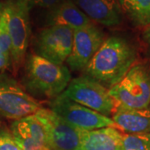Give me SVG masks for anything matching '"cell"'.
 I'll list each match as a JSON object with an SVG mask.
<instances>
[{
  "mask_svg": "<svg viewBox=\"0 0 150 150\" xmlns=\"http://www.w3.org/2000/svg\"><path fill=\"white\" fill-rule=\"evenodd\" d=\"M11 65L10 57L0 55V72L8 69Z\"/></svg>",
  "mask_w": 150,
  "mask_h": 150,
  "instance_id": "44dd1931",
  "label": "cell"
},
{
  "mask_svg": "<svg viewBox=\"0 0 150 150\" xmlns=\"http://www.w3.org/2000/svg\"><path fill=\"white\" fill-rule=\"evenodd\" d=\"M123 150H150V133L123 134Z\"/></svg>",
  "mask_w": 150,
  "mask_h": 150,
  "instance_id": "e0dca14e",
  "label": "cell"
},
{
  "mask_svg": "<svg viewBox=\"0 0 150 150\" xmlns=\"http://www.w3.org/2000/svg\"><path fill=\"white\" fill-rule=\"evenodd\" d=\"M80 150H123V134L114 127L80 130Z\"/></svg>",
  "mask_w": 150,
  "mask_h": 150,
  "instance_id": "4fadbf2b",
  "label": "cell"
},
{
  "mask_svg": "<svg viewBox=\"0 0 150 150\" xmlns=\"http://www.w3.org/2000/svg\"><path fill=\"white\" fill-rule=\"evenodd\" d=\"M43 124L51 150H80V130L50 109L41 108L34 113Z\"/></svg>",
  "mask_w": 150,
  "mask_h": 150,
  "instance_id": "9c48e42d",
  "label": "cell"
},
{
  "mask_svg": "<svg viewBox=\"0 0 150 150\" xmlns=\"http://www.w3.org/2000/svg\"><path fill=\"white\" fill-rule=\"evenodd\" d=\"M92 22L106 27L122 23L123 12L118 0H71Z\"/></svg>",
  "mask_w": 150,
  "mask_h": 150,
  "instance_id": "7c38bea8",
  "label": "cell"
},
{
  "mask_svg": "<svg viewBox=\"0 0 150 150\" xmlns=\"http://www.w3.org/2000/svg\"><path fill=\"white\" fill-rule=\"evenodd\" d=\"M49 106L50 110L79 130L90 131L107 127L115 128L111 118L74 102L62 94L52 99Z\"/></svg>",
  "mask_w": 150,
  "mask_h": 150,
  "instance_id": "52a82bcc",
  "label": "cell"
},
{
  "mask_svg": "<svg viewBox=\"0 0 150 150\" xmlns=\"http://www.w3.org/2000/svg\"><path fill=\"white\" fill-rule=\"evenodd\" d=\"M73 33L72 29L63 26L43 28L34 39V54L55 64L63 65L72 50Z\"/></svg>",
  "mask_w": 150,
  "mask_h": 150,
  "instance_id": "ba28073f",
  "label": "cell"
},
{
  "mask_svg": "<svg viewBox=\"0 0 150 150\" xmlns=\"http://www.w3.org/2000/svg\"><path fill=\"white\" fill-rule=\"evenodd\" d=\"M4 4H5V2H0V18H1V16H2L3 12H4Z\"/></svg>",
  "mask_w": 150,
  "mask_h": 150,
  "instance_id": "603a6c76",
  "label": "cell"
},
{
  "mask_svg": "<svg viewBox=\"0 0 150 150\" xmlns=\"http://www.w3.org/2000/svg\"><path fill=\"white\" fill-rule=\"evenodd\" d=\"M10 133L21 150H51L45 129L34 114L14 120Z\"/></svg>",
  "mask_w": 150,
  "mask_h": 150,
  "instance_id": "8fae6325",
  "label": "cell"
},
{
  "mask_svg": "<svg viewBox=\"0 0 150 150\" xmlns=\"http://www.w3.org/2000/svg\"><path fill=\"white\" fill-rule=\"evenodd\" d=\"M30 9L28 0H8L5 2V15L11 39V66L17 73L24 64L31 36Z\"/></svg>",
  "mask_w": 150,
  "mask_h": 150,
  "instance_id": "277c9868",
  "label": "cell"
},
{
  "mask_svg": "<svg viewBox=\"0 0 150 150\" xmlns=\"http://www.w3.org/2000/svg\"><path fill=\"white\" fill-rule=\"evenodd\" d=\"M46 22L49 26H63L73 31L93 23L71 0H64L59 6L48 11Z\"/></svg>",
  "mask_w": 150,
  "mask_h": 150,
  "instance_id": "5bb4252c",
  "label": "cell"
},
{
  "mask_svg": "<svg viewBox=\"0 0 150 150\" xmlns=\"http://www.w3.org/2000/svg\"><path fill=\"white\" fill-rule=\"evenodd\" d=\"M104 40V33L94 23L74 30L72 50L66 60L69 68L73 71L85 69Z\"/></svg>",
  "mask_w": 150,
  "mask_h": 150,
  "instance_id": "30bf717a",
  "label": "cell"
},
{
  "mask_svg": "<svg viewBox=\"0 0 150 150\" xmlns=\"http://www.w3.org/2000/svg\"><path fill=\"white\" fill-rule=\"evenodd\" d=\"M115 109H140L150 105V67L135 64L116 84L108 88Z\"/></svg>",
  "mask_w": 150,
  "mask_h": 150,
  "instance_id": "3957f363",
  "label": "cell"
},
{
  "mask_svg": "<svg viewBox=\"0 0 150 150\" xmlns=\"http://www.w3.org/2000/svg\"><path fill=\"white\" fill-rule=\"evenodd\" d=\"M61 94L106 117L112 115L115 110V104L108 89L86 75L71 79Z\"/></svg>",
  "mask_w": 150,
  "mask_h": 150,
  "instance_id": "5b68a950",
  "label": "cell"
},
{
  "mask_svg": "<svg viewBox=\"0 0 150 150\" xmlns=\"http://www.w3.org/2000/svg\"><path fill=\"white\" fill-rule=\"evenodd\" d=\"M142 37L145 42V43L148 45V47L150 49V25L145 27L142 33Z\"/></svg>",
  "mask_w": 150,
  "mask_h": 150,
  "instance_id": "7402d4cb",
  "label": "cell"
},
{
  "mask_svg": "<svg viewBox=\"0 0 150 150\" xmlns=\"http://www.w3.org/2000/svg\"><path fill=\"white\" fill-rule=\"evenodd\" d=\"M0 150H21L13 139L10 131L0 130Z\"/></svg>",
  "mask_w": 150,
  "mask_h": 150,
  "instance_id": "d6986e66",
  "label": "cell"
},
{
  "mask_svg": "<svg viewBox=\"0 0 150 150\" xmlns=\"http://www.w3.org/2000/svg\"><path fill=\"white\" fill-rule=\"evenodd\" d=\"M63 1L64 0H28V3L31 8L33 7H38L49 11L59 6Z\"/></svg>",
  "mask_w": 150,
  "mask_h": 150,
  "instance_id": "ffe728a7",
  "label": "cell"
},
{
  "mask_svg": "<svg viewBox=\"0 0 150 150\" xmlns=\"http://www.w3.org/2000/svg\"><path fill=\"white\" fill-rule=\"evenodd\" d=\"M111 118L115 128L125 134L150 133V105L140 109H115Z\"/></svg>",
  "mask_w": 150,
  "mask_h": 150,
  "instance_id": "9a60e30c",
  "label": "cell"
},
{
  "mask_svg": "<svg viewBox=\"0 0 150 150\" xmlns=\"http://www.w3.org/2000/svg\"><path fill=\"white\" fill-rule=\"evenodd\" d=\"M72 79L69 69L36 54H27L23 83L30 95L54 99L64 91Z\"/></svg>",
  "mask_w": 150,
  "mask_h": 150,
  "instance_id": "7a4b0ae2",
  "label": "cell"
},
{
  "mask_svg": "<svg viewBox=\"0 0 150 150\" xmlns=\"http://www.w3.org/2000/svg\"><path fill=\"white\" fill-rule=\"evenodd\" d=\"M136 59V50L128 40L111 36L105 38L85 68L84 74L110 88L123 79L135 64Z\"/></svg>",
  "mask_w": 150,
  "mask_h": 150,
  "instance_id": "6da1fadb",
  "label": "cell"
},
{
  "mask_svg": "<svg viewBox=\"0 0 150 150\" xmlns=\"http://www.w3.org/2000/svg\"><path fill=\"white\" fill-rule=\"evenodd\" d=\"M0 55L10 57L11 59V39L4 13L0 18Z\"/></svg>",
  "mask_w": 150,
  "mask_h": 150,
  "instance_id": "ac0fdd59",
  "label": "cell"
},
{
  "mask_svg": "<svg viewBox=\"0 0 150 150\" xmlns=\"http://www.w3.org/2000/svg\"><path fill=\"white\" fill-rule=\"evenodd\" d=\"M41 108L13 77L0 74V117L14 121L34 114Z\"/></svg>",
  "mask_w": 150,
  "mask_h": 150,
  "instance_id": "8992f818",
  "label": "cell"
},
{
  "mask_svg": "<svg viewBox=\"0 0 150 150\" xmlns=\"http://www.w3.org/2000/svg\"><path fill=\"white\" fill-rule=\"evenodd\" d=\"M123 15L135 27L150 25V0H118Z\"/></svg>",
  "mask_w": 150,
  "mask_h": 150,
  "instance_id": "2e32d148",
  "label": "cell"
}]
</instances>
